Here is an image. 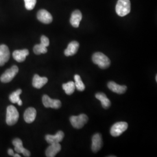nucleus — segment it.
Wrapping results in <instances>:
<instances>
[{
  "label": "nucleus",
  "instance_id": "f257e3e1",
  "mask_svg": "<svg viewBox=\"0 0 157 157\" xmlns=\"http://www.w3.org/2000/svg\"><path fill=\"white\" fill-rule=\"evenodd\" d=\"M92 60L94 63L103 69L109 67L111 64V61L108 57L100 52L94 53L92 56Z\"/></svg>",
  "mask_w": 157,
  "mask_h": 157
},
{
  "label": "nucleus",
  "instance_id": "f03ea898",
  "mask_svg": "<svg viewBox=\"0 0 157 157\" xmlns=\"http://www.w3.org/2000/svg\"><path fill=\"white\" fill-rule=\"evenodd\" d=\"M19 114L17 108L13 105H10L6 109V122L7 124L12 126L17 123L19 119Z\"/></svg>",
  "mask_w": 157,
  "mask_h": 157
},
{
  "label": "nucleus",
  "instance_id": "7ed1b4c3",
  "mask_svg": "<svg viewBox=\"0 0 157 157\" xmlns=\"http://www.w3.org/2000/svg\"><path fill=\"white\" fill-rule=\"evenodd\" d=\"M131 10L130 0H118L116 6L117 13L120 17H124L129 14Z\"/></svg>",
  "mask_w": 157,
  "mask_h": 157
},
{
  "label": "nucleus",
  "instance_id": "20e7f679",
  "mask_svg": "<svg viewBox=\"0 0 157 157\" xmlns=\"http://www.w3.org/2000/svg\"><path fill=\"white\" fill-rule=\"evenodd\" d=\"M88 117L84 113H82L78 116H72L70 118V122L74 128H82L88 121Z\"/></svg>",
  "mask_w": 157,
  "mask_h": 157
},
{
  "label": "nucleus",
  "instance_id": "39448f33",
  "mask_svg": "<svg viewBox=\"0 0 157 157\" xmlns=\"http://www.w3.org/2000/svg\"><path fill=\"white\" fill-rule=\"evenodd\" d=\"M18 72L19 68L16 65H13L10 69H7L4 73L1 75L0 80L2 83H9L15 78V76L17 75Z\"/></svg>",
  "mask_w": 157,
  "mask_h": 157
},
{
  "label": "nucleus",
  "instance_id": "423d86ee",
  "mask_svg": "<svg viewBox=\"0 0 157 157\" xmlns=\"http://www.w3.org/2000/svg\"><path fill=\"white\" fill-rule=\"evenodd\" d=\"M128 128V124L125 122H119L114 124L110 130V133L113 137L122 135Z\"/></svg>",
  "mask_w": 157,
  "mask_h": 157
},
{
  "label": "nucleus",
  "instance_id": "0eeeda50",
  "mask_svg": "<svg viewBox=\"0 0 157 157\" xmlns=\"http://www.w3.org/2000/svg\"><path fill=\"white\" fill-rule=\"evenodd\" d=\"M42 101L44 106L46 108L58 109L61 107V102L60 100L51 99L47 95H44L43 96Z\"/></svg>",
  "mask_w": 157,
  "mask_h": 157
},
{
  "label": "nucleus",
  "instance_id": "6e6552de",
  "mask_svg": "<svg viewBox=\"0 0 157 157\" xmlns=\"http://www.w3.org/2000/svg\"><path fill=\"white\" fill-rule=\"evenodd\" d=\"M12 144L15 146V151L18 154H22L25 157H30V152L23 146L22 141L20 139H15L12 141Z\"/></svg>",
  "mask_w": 157,
  "mask_h": 157
},
{
  "label": "nucleus",
  "instance_id": "1a4fd4ad",
  "mask_svg": "<svg viewBox=\"0 0 157 157\" xmlns=\"http://www.w3.org/2000/svg\"><path fill=\"white\" fill-rule=\"evenodd\" d=\"M10 57V52L8 47L5 45H0V66H3L8 61Z\"/></svg>",
  "mask_w": 157,
  "mask_h": 157
},
{
  "label": "nucleus",
  "instance_id": "9d476101",
  "mask_svg": "<svg viewBox=\"0 0 157 157\" xmlns=\"http://www.w3.org/2000/svg\"><path fill=\"white\" fill-rule=\"evenodd\" d=\"M37 17L41 22L49 24L52 21V17L49 12L45 10H41L37 14Z\"/></svg>",
  "mask_w": 157,
  "mask_h": 157
},
{
  "label": "nucleus",
  "instance_id": "9b49d317",
  "mask_svg": "<svg viewBox=\"0 0 157 157\" xmlns=\"http://www.w3.org/2000/svg\"><path fill=\"white\" fill-rule=\"evenodd\" d=\"M64 136L65 135L62 131H58L55 135H46L45 140L50 144L59 143L62 141Z\"/></svg>",
  "mask_w": 157,
  "mask_h": 157
},
{
  "label": "nucleus",
  "instance_id": "f8f14e48",
  "mask_svg": "<svg viewBox=\"0 0 157 157\" xmlns=\"http://www.w3.org/2000/svg\"><path fill=\"white\" fill-rule=\"evenodd\" d=\"M102 146V139L101 134L96 133L92 137L91 149L94 152L98 151Z\"/></svg>",
  "mask_w": 157,
  "mask_h": 157
},
{
  "label": "nucleus",
  "instance_id": "ddd939ff",
  "mask_svg": "<svg viewBox=\"0 0 157 157\" xmlns=\"http://www.w3.org/2000/svg\"><path fill=\"white\" fill-rule=\"evenodd\" d=\"M36 115L37 112L36 109L32 107H30L25 111L23 117L26 123L31 124L34 121L36 117Z\"/></svg>",
  "mask_w": 157,
  "mask_h": 157
},
{
  "label": "nucleus",
  "instance_id": "4468645a",
  "mask_svg": "<svg viewBox=\"0 0 157 157\" xmlns=\"http://www.w3.org/2000/svg\"><path fill=\"white\" fill-rule=\"evenodd\" d=\"M108 87L113 92L117 94H124L127 90V87L124 85H119L114 82H109L108 83Z\"/></svg>",
  "mask_w": 157,
  "mask_h": 157
},
{
  "label": "nucleus",
  "instance_id": "2eb2a0df",
  "mask_svg": "<svg viewBox=\"0 0 157 157\" xmlns=\"http://www.w3.org/2000/svg\"><path fill=\"white\" fill-rule=\"evenodd\" d=\"M61 146L59 144V143L51 144L50 146L47 148L45 151V155L47 157H54L61 151Z\"/></svg>",
  "mask_w": 157,
  "mask_h": 157
},
{
  "label": "nucleus",
  "instance_id": "dca6fc26",
  "mask_svg": "<svg viewBox=\"0 0 157 157\" xmlns=\"http://www.w3.org/2000/svg\"><path fill=\"white\" fill-rule=\"evenodd\" d=\"M79 43L78 42L73 41L68 44L67 49L64 51V54L66 56H72L77 53Z\"/></svg>",
  "mask_w": 157,
  "mask_h": 157
},
{
  "label": "nucleus",
  "instance_id": "f3484780",
  "mask_svg": "<svg viewBox=\"0 0 157 157\" xmlns=\"http://www.w3.org/2000/svg\"><path fill=\"white\" fill-rule=\"evenodd\" d=\"M29 54V51L27 49H24L22 50H15L13 51L12 56L13 59L17 61V62H23L26 56Z\"/></svg>",
  "mask_w": 157,
  "mask_h": 157
},
{
  "label": "nucleus",
  "instance_id": "a211bd4d",
  "mask_svg": "<svg viewBox=\"0 0 157 157\" xmlns=\"http://www.w3.org/2000/svg\"><path fill=\"white\" fill-rule=\"evenodd\" d=\"M48 82V78L46 77H40L38 75L34 76L32 84L34 87L40 89L42 88Z\"/></svg>",
  "mask_w": 157,
  "mask_h": 157
},
{
  "label": "nucleus",
  "instance_id": "6ab92c4d",
  "mask_svg": "<svg viewBox=\"0 0 157 157\" xmlns=\"http://www.w3.org/2000/svg\"><path fill=\"white\" fill-rule=\"evenodd\" d=\"M82 19V14L79 10H75L72 13L71 17L70 19V22L72 26L74 28H78L79 24Z\"/></svg>",
  "mask_w": 157,
  "mask_h": 157
},
{
  "label": "nucleus",
  "instance_id": "aec40b11",
  "mask_svg": "<svg viewBox=\"0 0 157 157\" xmlns=\"http://www.w3.org/2000/svg\"><path fill=\"white\" fill-rule=\"evenodd\" d=\"M95 97L97 100L101 101L102 107L107 109L111 105V101L108 99L107 95L103 93H98L95 94Z\"/></svg>",
  "mask_w": 157,
  "mask_h": 157
},
{
  "label": "nucleus",
  "instance_id": "412c9836",
  "mask_svg": "<svg viewBox=\"0 0 157 157\" xmlns=\"http://www.w3.org/2000/svg\"><path fill=\"white\" fill-rule=\"evenodd\" d=\"M62 88L67 94L71 95L74 93L76 87H75V83L72 81H71L67 83L62 84Z\"/></svg>",
  "mask_w": 157,
  "mask_h": 157
},
{
  "label": "nucleus",
  "instance_id": "4be33fe9",
  "mask_svg": "<svg viewBox=\"0 0 157 157\" xmlns=\"http://www.w3.org/2000/svg\"><path fill=\"white\" fill-rule=\"evenodd\" d=\"M75 85L77 90L83 91L85 89V85L82 80V78L78 75H75L74 76Z\"/></svg>",
  "mask_w": 157,
  "mask_h": 157
},
{
  "label": "nucleus",
  "instance_id": "5701e85b",
  "mask_svg": "<svg viewBox=\"0 0 157 157\" xmlns=\"http://www.w3.org/2000/svg\"><path fill=\"white\" fill-rule=\"evenodd\" d=\"M22 93V90L18 89L16 91L12 93L11 94L10 96V100L13 104L17 103L18 101L21 100L19 96L20 94Z\"/></svg>",
  "mask_w": 157,
  "mask_h": 157
},
{
  "label": "nucleus",
  "instance_id": "b1692460",
  "mask_svg": "<svg viewBox=\"0 0 157 157\" xmlns=\"http://www.w3.org/2000/svg\"><path fill=\"white\" fill-rule=\"evenodd\" d=\"M33 51L35 54L40 55L41 54H45L47 52V49L46 47L42 45L41 44H40L34 45Z\"/></svg>",
  "mask_w": 157,
  "mask_h": 157
},
{
  "label": "nucleus",
  "instance_id": "393cba45",
  "mask_svg": "<svg viewBox=\"0 0 157 157\" xmlns=\"http://www.w3.org/2000/svg\"><path fill=\"white\" fill-rule=\"evenodd\" d=\"M25 8L28 10H32L36 4L37 0H24Z\"/></svg>",
  "mask_w": 157,
  "mask_h": 157
},
{
  "label": "nucleus",
  "instance_id": "a878e982",
  "mask_svg": "<svg viewBox=\"0 0 157 157\" xmlns=\"http://www.w3.org/2000/svg\"><path fill=\"white\" fill-rule=\"evenodd\" d=\"M41 43L42 45L45 46L46 47H47L49 44H50V41L48 37H47L45 36H42L41 37Z\"/></svg>",
  "mask_w": 157,
  "mask_h": 157
},
{
  "label": "nucleus",
  "instance_id": "bb28decb",
  "mask_svg": "<svg viewBox=\"0 0 157 157\" xmlns=\"http://www.w3.org/2000/svg\"><path fill=\"white\" fill-rule=\"evenodd\" d=\"M8 154L10 155H11V156H13L14 155V152L13 150H12V149H9L8 151Z\"/></svg>",
  "mask_w": 157,
  "mask_h": 157
},
{
  "label": "nucleus",
  "instance_id": "cd10ccee",
  "mask_svg": "<svg viewBox=\"0 0 157 157\" xmlns=\"http://www.w3.org/2000/svg\"><path fill=\"white\" fill-rule=\"evenodd\" d=\"M17 105H18L19 106H21V105H22V101L21 100H20L19 101L17 102Z\"/></svg>",
  "mask_w": 157,
  "mask_h": 157
},
{
  "label": "nucleus",
  "instance_id": "c85d7f7f",
  "mask_svg": "<svg viewBox=\"0 0 157 157\" xmlns=\"http://www.w3.org/2000/svg\"><path fill=\"white\" fill-rule=\"evenodd\" d=\"M13 157H21V155H19V154L17 153V154H14L13 155Z\"/></svg>",
  "mask_w": 157,
  "mask_h": 157
}]
</instances>
